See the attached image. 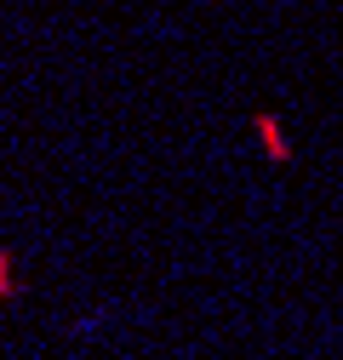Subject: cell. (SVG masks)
<instances>
[{"mask_svg": "<svg viewBox=\"0 0 343 360\" xmlns=\"http://www.w3.org/2000/svg\"><path fill=\"white\" fill-rule=\"evenodd\" d=\"M257 131H264V138H269V155H275V160H286V138L275 131V120H257Z\"/></svg>", "mask_w": 343, "mask_h": 360, "instance_id": "2", "label": "cell"}, {"mask_svg": "<svg viewBox=\"0 0 343 360\" xmlns=\"http://www.w3.org/2000/svg\"><path fill=\"white\" fill-rule=\"evenodd\" d=\"M6 297H18V263H12V252H0V303Z\"/></svg>", "mask_w": 343, "mask_h": 360, "instance_id": "1", "label": "cell"}]
</instances>
